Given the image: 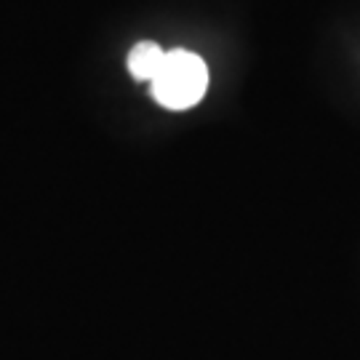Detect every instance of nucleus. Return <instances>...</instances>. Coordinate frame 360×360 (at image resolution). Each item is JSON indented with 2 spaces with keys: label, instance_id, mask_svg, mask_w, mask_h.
<instances>
[{
  "label": "nucleus",
  "instance_id": "1",
  "mask_svg": "<svg viewBox=\"0 0 360 360\" xmlns=\"http://www.w3.org/2000/svg\"><path fill=\"white\" fill-rule=\"evenodd\" d=\"M150 89L158 104L166 110H190L206 96L208 67L198 53L187 49H171L163 56V65L150 80Z\"/></svg>",
  "mask_w": 360,
  "mask_h": 360
},
{
  "label": "nucleus",
  "instance_id": "2",
  "mask_svg": "<svg viewBox=\"0 0 360 360\" xmlns=\"http://www.w3.org/2000/svg\"><path fill=\"white\" fill-rule=\"evenodd\" d=\"M163 56H166V51L158 43L142 40L129 51V72L136 80H153L155 72L163 65Z\"/></svg>",
  "mask_w": 360,
  "mask_h": 360
}]
</instances>
